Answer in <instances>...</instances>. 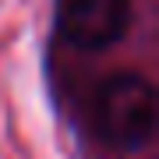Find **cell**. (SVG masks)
Instances as JSON below:
<instances>
[{
  "label": "cell",
  "instance_id": "cell-1",
  "mask_svg": "<svg viewBox=\"0 0 159 159\" xmlns=\"http://www.w3.org/2000/svg\"><path fill=\"white\" fill-rule=\"evenodd\" d=\"M89 120L110 148L138 152L156 134V89L138 71H113L92 89Z\"/></svg>",
  "mask_w": 159,
  "mask_h": 159
},
{
  "label": "cell",
  "instance_id": "cell-2",
  "mask_svg": "<svg viewBox=\"0 0 159 159\" xmlns=\"http://www.w3.org/2000/svg\"><path fill=\"white\" fill-rule=\"evenodd\" d=\"M131 0H57L53 32L74 50H110L131 32Z\"/></svg>",
  "mask_w": 159,
  "mask_h": 159
}]
</instances>
